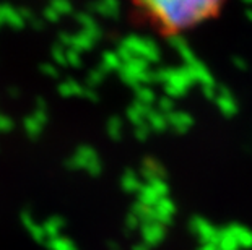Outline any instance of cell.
Listing matches in <instances>:
<instances>
[{
    "mask_svg": "<svg viewBox=\"0 0 252 250\" xmlns=\"http://www.w3.org/2000/svg\"><path fill=\"white\" fill-rule=\"evenodd\" d=\"M164 23L166 28L179 29L198 23L215 13L221 0H138Z\"/></svg>",
    "mask_w": 252,
    "mask_h": 250,
    "instance_id": "cell-1",
    "label": "cell"
},
{
    "mask_svg": "<svg viewBox=\"0 0 252 250\" xmlns=\"http://www.w3.org/2000/svg\"><path fill=\"white\" fill-rule=\"evenodd\" d=\"M143 239L147 244H158L164 237V227L159 222H150L142 226Z\"/></svg>",
    "mask_w": 252,
    "mask_h": 250,
    "instance_id": "cell-2",
    "label": "cell"
},
{
    "mask_svg": "<svg viewBox=\"0 0 252 250\" xmlns=\"http://www.w3.org/2000/svg\"><path fill=\"white\" fill-rule=\"evenodd\" d=\"M93 10L104 17H117L119 13V0H99L93 3Z\"/></svg>",
    "mask_w": 252,
    "mask_h": 250,
    "instance_id": "cell-3",
    "label": "cell"
},
{
    "mask_svg": "<svg viewBox=\"0 0 252 250\" xmlns=\"http://www.w3.org/2000/svg\"><path fill=\"white\" fill-rule=\"evenodd\" d=\"M143 175H145V179L148 180H153V179H163V169L161 166L155 161V159H145V163H143Z\"/></svg>",
    "mask_w": 252,
    "mask_h": 250,
    "instance_id": "cell-4",
    "label": "cell"
},
{
    "mask_svg": "<svg viewBox=\"0 0 252 250\" xmlns=\"http://www.w3.org/2000/svg\"><path fill=\"white\" fill-rule=\"evenodd\" d=\"M138 198H140V203L145 206H155L158 203L159 196L150 185H142L140 190H138Z\"/></svg>",
    "mask_w": 252,
    "mask_h": 250,
    "instance_id": "cell-5",
    "label": "cell"
},
{
    "mask_svg": "<svg viewBox=\"0 0 252 250\" xmlns=\"http://www.w3.org/2000/svg\"><path fill=\"white\" fill-rule=\"evenodd\" d=\"M168 124L169 125H173L176 130H181V132H184L187 127H189L192 124V120H190V117L187 115V114H176V112H171L168 114Z\"/></svg>",
    "mask_w": 252,
    "mask_h": 250,
    "instance_id": "cell-6",
    "label": "cell"
},
{
    "mask_svg": "<svg viewBox=\"0 0 252 250\" xmlns=\"http://www.w3.org/2000/svg\"><path fill=\"white\" fill-rule=\"evenodd\" d=\"M148 125H150V129H153V130H157V132H163L166 127H168V119H166L164 114L153 112V111H150V114H148Z\"/></svg>",
    "mask_w": 252,
    "mask_h": 250,
    "instance_id": "cell-7",
    "label": "cell"
},
{
    "mask_svg": "<svg viewBox=\"0 0 252 250\" xmlns=\"http://www.w3.org/2000/svg\"><path fill=\"white\" fill-rule=\"evenodd\" d=\"M122 187H124L126 190H128V192H138L142 187L140 180H138V177L135 174H133L132 171H127L124 174V177H122Z\"/></svg>",
    "mask_w": 252,
    "mask_h": 250,
    "instance_id": "cell-8",
    "label": "cell"
},
{
    "mask_svg": "<svg viewBox=\"0 0 252 250\" xmlns=\"http://www.w3.org/2000/svg\"><path fill=\"white\" fill-rule=\"evenodd\" d=\"M91 46H93V41H91L87 34L83 33H80L77 36H73V42H72V47L75 51H78V52H82V51H88L91 49Z\"/></svg>",
    "mask_w": 252,
    "mask_h": 250,
    "instance_id": "cell-9",
    "label": "cell"
},
{
    "mask_svg": "<svg viewBox=\"0 0 252 250\" xmlns=\"http://www.w3.org/2000/svg\"><path fill=\"white\" fill-rule=\"evenodd\" d=\"M101 67L104 70H114V68H121L122 67V60L119 58V56L114 54V52H106L103 56V63Z\"/></svg>",
    "mask_w": 252,
    "mask_h": 250,
    "instance_id": "cell-10",
    "label": "cell"
},
{
    "mask_svg": "<svg viewBox=\"0 0 252 250\" xmlns=\"http://www.w3.org/2000/svg\"><path fill=\"white\" fill-rule=\"evenodd\" d=\"M63 226V221L61 220V218H52V220H49L46 222L44 226V232H46V236H49V237H59L57 234L61 232V227Z\"/></svg>",
    "mask_w": 252,
    "mask_h": 250,
    "instance_id": "cell-11",
    "label": "cell"
},
{
    "mask_svg": "<svg viewBox=\"0 0 252 250\" xmlns=\"http://www.w3.org/2000/svg\"><path fill=\"white\" fill-rule=\"evenodd\" d=\"M59 91H61V94H63V96H73V94H83V88L80 86L78 83L68 80V82L62 83L61 86H59Z\"/></svg>",
    "mask_w": 252,
    "mask_h": 250,
    "instance_id": "cell-12",
    "label": "cell"
},
{
    "mask_svg": "<svg viewBox=\"0 0 252 250\" xmlns=\"http://www.w3.org/2000/svg\"><path fill=\"white\" fill-rule=\"evenodd\" d=\"M25 130H26V134H28L30 137H33L36 138L37 135L41 134V130H42V125L37 122L33 115L28 117V119L25 120Z\"/></svg>",
    "mask_w": 252,
    "mask_h": 250,
    "instance_id": "cell-13",
    "label": "cell"
},
{
    "mask_svg": "<svg viewBox=\"0 0 252 250\" xmlns=\"http://www.w3.org/2000/svg\"><path fill=\"white\" fill-rule=\"evenodd\" d=\"M137 89V96H138V103H142V104H147L150 106L155 101V93H153V89H150L147 86H138L135 88Z\"/></svg>",
    "mask_w": 252,
    "mask_h": 250,
    "instance_id": "cell-14",
    "label": "cell"
},
{
    "mask_svg": "<svg viewBox=\"0 0 252 250\" xmlns=\"http://www.w3.org/2000/svg\"><path fill=\"white\" fill-rule=\"evenodd\" d=\"M77 156L85 163V167H87V164H88V163L94 161V159H98V156H96L94 150H93V148H90V146H82V148H78Z\"/></svg>",
    "mask_w": 252,
    "mask_h": 250,
    "instance_id": "cell-15",
    "label": "cell"
},
{
    "mask_svg": "<svg viewBox=\"0 0 252 250\" xmlns=\"http://www.w3.org/2000/svg\"><path fill=\"white\" fill-rule=\"evenodd\" d=\"M49 246L52 250H75L73 244L68 241V239H63V237H54L49 242Z\"/></svg>",
    "mask_w": 252,
    "mask_h": 250,
    "instance_id": "cell-16",
    "label": "cell"
},
{
    "mask_svg": "<svg viewBox=\"0 0 252 250\" xmlns=\"http://www.w3.org/2000/svg\"><path fill=\"white\" fill-rule=\"evenodd\" d=\"M148 185L155 190V192H157V195L159 196V198H164L166 194H168V185H166V182H164L163 179H153V180H150Z\"/></svg>",
    "mask_w": 252,
    "mask_h": 250,
    "instance_id": "cell-17",
    "label": "cell"
},
{
    "mask_svg": "<svg viewBox=\"0 0 252 250\" xmlns=\"http://www.w3.org/2000/svg\"><path fill=\"white\" fill-rule=\"evenodd\" d=\"M51 7L56 10L59 15H67L72 12V3L68 0H52Z\"/></svg>",
    "mask_w": 252,
    "mask_h": 250,
    "instance_id": "cell-18",
    "label": "cell"
},
{
    "mask_svg": "<svg viewBox=\"0 0 252 250\" xmlns=\"http://www.w3.org/2000/svg\"><path fill=\"white\" fill-rule=\"evenodd\" d=\"M121 129H122V124H121V120L117 119V117H114V119H111L109 120V124H108V132H109V135L114 138V140H117V138H121Z\"/></svg>",
    "mask_w": 252,
    "mask_h": 250,
    "instance_id": "cell-19",
    "label": "cell"
},
{
    "mask_svg": "<svg viewBox=\"0 0 252 250\" xmlns=\"http://www.w3.org/2000/svg\"><path fill=\"white\" fill-rule=\"evenodd\" d=\"M135 127H137V129H135V137H137L140 141L147 140L148 135H150V132H152V129H150V125L147 124V122H140V124H137Z\"/></svg>",
    "mask_w": 252,
    "mask_h": 250,
    "instance_id": "cell-20",
    "label": "cell"
},
{
    "mask_svg": "<svg viewBox=\"0 0 252 250\" xmlns=\"http://www.w3.org/2000/svg\"><path fill=\"white\" fill-rule=\"evenodd\" d=\"M104 68H98V70H93L90 73L88 77V83L91 84V86H96V84H99L101 82H103L104 78Z\"/></svg>",
    "mask_w": 252,
    "mask_h": 250,
    "instance_id": "cell-21",
    "label": "cell"
},
{
    "mask_svg": "<svg viewBox=\"0 0 252 250\" xmlns=\"http://www.w3.org/2000/svg\"><path fill=\"white\" fill-rule=\"evenodd\" d=\"M65 58H67V63H70L73 67H80V63H82V60H80V52L75 51L73 47L70 51L65 52Z\"/></svg>",
    "mask_w": 252,
    "mask_h": 250,
    "instance_id": "cell-22",
    "label": "cell"
},
{
    "mask_svg": "<svg viewBox=\"0 0 252 250\" xmlns=\"http://www.w3.org/2000/svg\"><path fill=\"white\" fill-rule=\"evenodd\" d=\"M77 20H78V23L83 26V29H87V28H90V26H94L96 25L94 20L91 18L88 13H78L77 15Z\"/></svg>",
    "mask_w": 252,
    "mask_h": 250,
    "instance_id": "cell-23",
    "label": "cell"
},
{
    "mask_svg": "<svg viewBox=\"0 0 252 250\" xmlns=\"http://www.w3.org/2000/svg\"><path fill=\"white\" fill-rule=\"evenodd\" d=\"M52 57H54V60H56L57 63H61V65H65V63H67L65 52H63L59 46H56L54 49H52Z\"/></svg>",
    "mask_w": 252,
    "mask_h": 250,
    "instance_id": "cell-24",
    "label": "cell"
},
{
    "mask_svg": "<svg viewBox=\"0 0 252 250\" xmlns=\"http://www.w3.org/2000/svg\"><path fill=\"white\" fill-rule=\"evenodd\" d=\"M30 232L33 234V237L36 239V241H44V239L47 237V236H46V232H44V227H42V226H37V224H34L33 227H31Z\"/></svg>",
    "mask_w": 252,
    "mask_h": 250,
    "instance_id": "cell-25",
    "label": "cell"
},
{
    "mask_svg": "<svg viewBox=\"0 0 252 250\" xmlns=\"http://www.w3.org/2000/svg\"><path fill=\"white\" fill-rule=\"evenodd\" d=\"M85 169H87V171H88L91 175H98V174L101 172V169H103V167H101L99 159H94V161L88 163V164H87V167H85Z\"/></svg>",
    "mask_w": 252,
    "mask_h": 250,
    "instance_id": "cell-26",
    "label": "cell"
},
{
    "mask_svg": "<svg viewBox=\"0 0 252 250\" xmlns=\"http://www.w3.org/2000/svg\"><path fill=\"white\" fill-rule=\"evenodd\" d=\"M158 106H159V111L161 112H168V114H171L173 112V101H171L169 98H163L161 101L158 103Z\"/></svg>",
    "mask_w": 252,
    "mask_h": 250,
    "instance_id": "cell-27",
    "label": "cell"
},
{
    "mask_svg": "<svg viewBox=\"0 0 252 250\" xmlns=\"http://www.w3.org/2000/svg\"><path fill=\"white\" fill-rule=\"evenodd\" d=\"M140 224H142V221L138 220L137 215H133V213H132V215L127 216V227H128V229H137Z\"/></svg>",
    "mask_w": 252,
    "mask_h": 250,
    "instance_id": "cell-28",
    "label": "cell"
},
{
    "mask_svg": "<svg viewBox=\"0 0 252 250\" xmlns=\"http://www.w3.org/2000/svg\"><path fill=\"white\" fill-rule=\"evenodd\" d=\"M12 120L8 119V117H5L0 114V132H8V130H12Z\"/></svg>",
    "mask_w": 252,
    "mask_h": 250,
    "instance_id": "cell-29",
    "label": "cell"
},
{
    "mask_svg": "<svg viewBox=\"0 0 252 250\" xmlns=\"http://www.w3.org/2000/svg\"><path fill=\"white\" fill-rule=\"evenodd\" d=\"M41 70L44 72L47 77H51V78H56V77H57L56 67H54V65H51V63H44V65L41 67Z\"/></svg>",
    "mask_w": 252,
    "mask_h": 250,
    "instance_id": "cell-30",
    "label": "cell"
},
{
    "mask_svg": "<svg viewBox=\"0 0 252 250\" xmlns=\"http://www.w3.org/2000/svg\"><path fill=\"white\" fill-rule=\"evenodd\" d=\"M21 221H23V224L28 227V229H31V227H33L36 222H34V220H33V216L30 215L28 211H25L23 215H21Z\"/></svg>",
    "mask_w": 252,
    "mask_h": 250,
    "instance_id": "cell-31",
    "label": "cell"
},
{
    "mask_svg": "<svg viewBox=\"0 0 252 250\" xmlns=\"http://www.w3.org/2000/svg\"><path fill=\"white\" fill-rule=\"evenodd\" d=\"M44 17H46V20H49V21H57L59 18H61V15H59L52 7H49V8H46Z\"/></svg>",
    "mask_w": 252,
    "mask_h": 250,
    "instance_id": "cell-32",
    "label": "cell"
},
{
    "mask_svg": "<svg viewBox=\"0 0 252 250\" xmlns=\"http://www.w3.org/2000/svg\"><path fill=\"white\" fill-rule=\"evenodd\" d=\"M33 117H34V119H36L37 122H39L41 125H44L46 122H47V114H46V111H37V109H36V112L33 114Z\"/></svg>",
    "mask_w": 252,
    "mask_h": 250,
    "instance_id": "cell-33",
    "label": "cell"
},
{
    "mask_svg": "<svg viewBox=\"0 0 252 250\" xmlns=\"http://www.w3.org/2000/svg\"><path fill=\"white\" fill-rule=\"evenodd\" d=\"M166 93L169 94V96H181V94H184V91L176 86H171V84H166Z\"/></svg>",
    "mask_w": 252,
    "mask_h": 250,
    "instance_id": "cell-34",
    "label": "cell"
},
{
    "mask_svg": "<svg viewBox=\"0 0 252 250\" xmlns=\"http://www.w3.org/2000/svg\"><path fill=\"white\" fill-rule=\"evenodd\" d=\"M59 41H61V44L72 46V42H73V36L67 34V33H62L61 36H59Z\"/></svg>",
    "mask_w": 252,
    "mask_h": 250,
    "instance_id": "cell-35",
    "label": "cell"
},
{
    "mask_svg": "<svg viewBox=\"0 0 252 250\" xmlns=\"http://www.w3.org/2000/svg\"><path fill=\"white\" fill-rule=\"evenodd\" d=\"M83 94H85V96H87L88 99L93 101V103H96V101H98V96H96V93L93 91V89H87V91H83Z\"/></svg>",
    "mask_w": 252,
    "mask_h": 250,
    "instance_id": "cell-36",
    "label": "cell"
},
{
    "mask_svg": "<svg viewBox=\"0 0 252 250\" xmlns=\"http://www.w3.org/2000/svg\"><path fill=\"white\" fill-rule=\"evenodd\" d=\"M133 250H148V246L147 244H140V246H135V249Z\"/></svg>",
    "mask_w": 252,
    "mask_h": 250,
    "instance_id": "cell-37",
    "label": "cell"
}]
</instances>
